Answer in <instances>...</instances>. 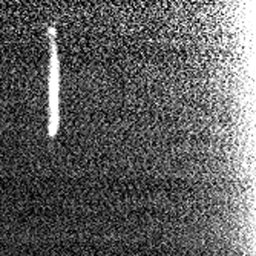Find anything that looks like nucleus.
I'll return each instance as SVG.
<instances>
[{
	"instance_id": "nucleus-1",
	"label": "nucleus",
	"mask_w": 256,
	"mask_h": 256,
	"mask_svg": "<svg viewBox=\"0 0 256 256\" xmlns=\"http://www.w3.org/2000/svg\"><path fill=\"white\" fill-rule=\"evenodd\" d=\"M50 123H48V135L54 138L58 132L60 114H58V90H60V62L57 51V30L50 28Z\"/></svg>"
}]
</instances>
